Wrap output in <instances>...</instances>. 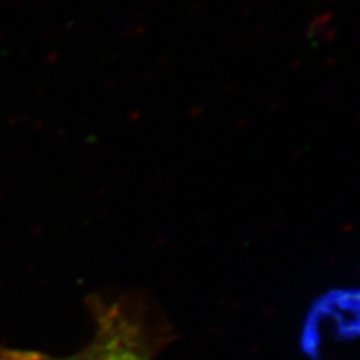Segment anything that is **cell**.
I'll list each match as a JSON object with an SVG mask.
<instances>
[{
    "instance_id": "obj_1",
    "label": "cell",
    "mask_w": 360,
    "mask_h": 360,
    "mask_svg": "<svg viewBox=\"0 0 360 360\" xmlns=\"http://www.w3.org/2000/svg\"><path fill=\"white\" fill-rule=\"evenodd\" d=\"M324 329L336 340L360 336V290H335L315 303L302 332V348L311 357H317Z\"/></svg>"
}]
</instances>
